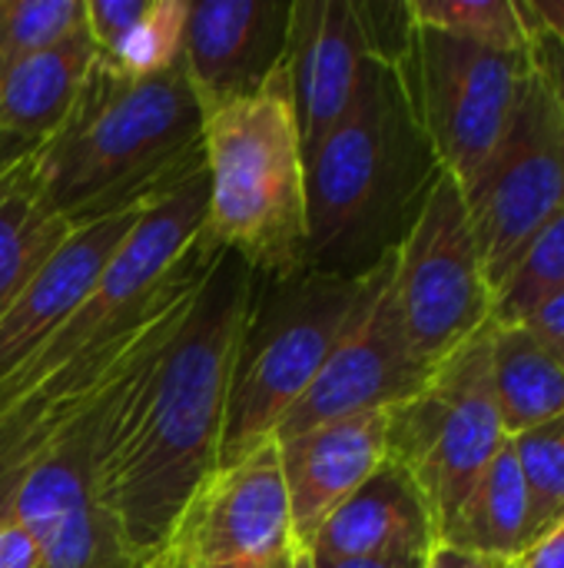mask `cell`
<instances>
[{
    "label": "cell",
    "mask_w": 564,
    "mask_h": 568,
    "mask_svg": "<svg viewBox=\"0 0 564 568\" xmlns=\"http://www.w3.org/2000/svg\"><path fill=\"white\" fill-rule=\"evenodd\" d=\"M369 63L356 0L293 3L279 73L299 123L302 153H312L349 116Z\"/></svg>",
    "instance_id": "cell-12"
},
{
    "label": "cell",
    "mask_w": 564,
    "mask_h": 568,
    "mask_svg": "<svg viewBox=\"0 0 564 568\" xmlns=\"http://www.w3.org/2000/svg\"><path fill=\"white\" fill-rule=\"evenodd\" d=\"M539 536L532 493L512 443L502 446L469 496L439 526V546L495 559H522Z\"/></svg>",
    "instance_id": "cell-18"
},
{
    "label": "cell",
    "mask_w": 564,
    "mask_h": 568,
    "mask_svg": "<svg viewBox=\"0 0 564 568\" xmlns=\"http://www.w3.org/2000/svg\"><path fill=\"white\" fill-rule=\"evenodd\" d=\"M435 173L402 67L372 60L349 116L306 153V270H376L409 233Z\"/></svg>",
    "instance_id": "cell-3"
},
{
    "label": "cell",
    "mask_w": 564,
    "mask_h": 568,
    "mask_svg": "<svg viewBox=\"0 0 564 568\" xmlns=\"http://www.w3.org/2000/svg\"><path fill=\"white\" fill-rule=\"evenodd\" d=\"M412 23L492 47V50H532V13L522 0H409Z\"/></svg>",
    "instance_id": "cell-21"
},
{
    "label": "cell",
    "mask_w": 564,
    "mask_h": 568,
    "mask_svg": "<svg viewBox=\"0 0 564 568\" xmlns=\"http://www.w3.org/2000/svg\"><path fill=\"white\" fill-rule=\"evenodd\" d=\"M509 443L492 389V323L442 359L425 386L386 409V459L422 489L435 526Z\"/></svg>",
    "instance_id": "cell-6"
},
{
    "label": "cell",
    "mask_w": 564,
    "mask_h": 568,
    "mask_svg": "<svg viewBox=\"0 0 564 568\" xmlns=\"http://www.w3.org/2000/svg\"><path fill=\"white\" fill-rule=\"evenodd\" d=\"M312 562H316V568H425L429 559L396 556V559H342V562H329V559H316L312 556Z\"/></svg>",
    "instance_id": "cell-32"
},
{
    "label": "cell",
    "mask_w": 564,
    "mask_h": 568,
    "mask_svg": "<svg viewBox=\"0 0 564 568\" xmlns=\"http://www.w3.org/2000/svg\"><path fill=\"white\" fill-rule=\"evenodd\" d=\"M429 376L432 369L419 359L402 326L389 273L369 310L332 349L306 396L283 419L276 439L362 413H386L416 396Z\"/></svg>",
    "instance_id": "cell-11"
},
{
    "label": "cell",
    "mask_w": 564,
    "mask_h": 568,
    "mask_svg": "<svg viewBox=\"0 0 564 568\" xmlns=\"http://www.w3.org/2000/svg\"><path fill=\"white\" fill-rule=\"evenodd\" d=\"M532 23H535V33H532V63L548 80V87H552V93L558 100V110H562L564 120V37H558L552 27L539 23L535 17H532Z\"/></svg>",
    "instance_id": "cell-27"
},
{
    "label": "cell",
    "mask_w": 564,
    "mask_h": 568,
    "mask_svg": "<svg viewBox=\"0 0 564 568\" xmlns=\"http://www.w3.org/2000/svg\"><path fill=\"white\" fill-rule=\"evenodd\" d=\"M0 568H40V542L13 516L0 519Z\"/></svg>",
    "instance_id": "cell-28"
},
{
    "label": "cell",
    "mask_w": 564,
    "mask_h": 568,
    "mask_svg": "<svg viewBox=\"0 0 564 568\" xmlns=\"http://www.w3.org/2000/svg\"><path fill=\"white\" fill-rule=\"evenodd\" d=\"M289 13L283 0L189 3L183 70L203 116L269 87L283 67Z\"/></svg>",
    "instance_id": "cell-13"
},
{
    "label": "cell",
    "mask_w": 564,
    "mask_h": 568,
    "mask_svg": "<svg viewBox=\"0 0 564 568\" xmlns=\"http://www.w3.org/2000/svg\"><path fill=\"white\" fill-rule=\"evenodd\" d=\"M293 536L309 549L322 523L386 463V413L336 419L276 439Z\"/></svg>",
    "instance_id": "cell-15"
},
{
    "label": "cell",
    "mask_w": 564,
    "mask_h": 568,
    "mask_svg": "<svg viewBox=\"0 0 564 568\" xmlns=\"http://www.w3.org/2000/svg\"><path fill=\"white\" fill-rule=\"evenodd\" d=\"M392 293L409 343L429 369L492 323V286L462 186L442 166L396 246Z\"/></svg>",
    "instance_id": "cell-8"
},
{
    "label": "cell",
    "mask_w": 564,
    "mask_h": 568,
    "mask_svg": "<svg viewBox=\"0 0 564 568\" xmlns=\"http://www.w3.org/2000/svg\"><path fill=\"white\" fill-rule=\"evenodd\" d=\"M83 30V0H0V70Z\"/></svg>",
    "instance_id": "cell-24"
},
{
    "label": "cell",
    "mask_w": 564,
    "mask_h": 568,
    "mask_svg": "<svg viewBox=\"0 0 564 568\" xmlns=\"http://www.w3.org/2000/svg\"><path fill=\"white\" fill-rule=\"evenodd\" d=\"M529 10L539 23L552 27L558 37H564V3H532L529 0Z\"/></svg>",
    "instance_id": "cell-33"
},
{
    "label": "cell",
    "mask_w": 564,
    "mask_h": 568,
    "mask_svg": "<svg viewBox=\"0 0 564 568\" xmlns=\"http://www.w3.org/2000/svg\"><path fill=\"white\" fill-rule=\"evenodd\" d=\"M509 443L529 483L539 529L545 532L564 519V413Z\"/></svg>",
    "instance_id": "cell-25"
},
{
    "label": "cell",
    "mask_w": 564,
    "mask_h": 568,
    "mask_svg": "<svg viewBox=\"0 0 564 568\" xmlns=\"http://www.w3.org/2000/svg\"><path fill=\"white\" fill-rule=\"evenodd\" d=\"M199 130L203 113L183 60L136 80L96 57L66 120L30 150V166L50 206L83 226L203 170Z\"/></svg>",
    "instance_id": "cell-2"
},
{
    "label": "cell",
    "mask_w": 564,
    "mask_h": 568,
    "mask_svg": "<svg viewBox=\"0 0 564 568\" xmlns=\"http://www.w3.org/2000/svg\"><path fill=\"white\" fill-rule=\"evenodd\" d=\"M30 150L0 160V313L76 230L43 196L30 166Z\"/></svg>",
    "instance_id": "cell-19"
},
{
    "label": "cell",
    "mask_w": 564,
    "mask_h": 568,
    "mask_svg": "<svg viewBox=\"0 0 564 568\" xmlns=\"http://www.w3.org/2000/svg\"><path fill=\"white\" fill-rule=\"evenodd\" d=\"M425 568H522L519 559H495V556H475L449 546H435Z\"/></svg>",
    "instance_id": "cell-31"
},
{
    "label": "cell",
    "mask_w": 564,
    "mask_h": 568,
    "mask_svg": "<svg viewBox=\"0 0 564 568\" xmlns=\"http://www.w3.org/2000/svg\"><path fill=\"white\" fill-rule=\"evenodd\" d=\"M206 240L263 280L306 270V153L283 83L203 116Z\"/></svg>",
    "instance_id": "cell-4"
},
{
    "label": "cell",
    "mask_w": 564,
    "mask_h": 568,
    "mask_svg": "<svg viewBox=\"0 0 564 568\" xmlns=\"http://www.w3.org/2000/svg\"><path fill=\"white\" fill-rule=\"evenodd\" d=\"M30 146L27 143H13V140H3L0 136V160H13V156H20V153H27Z\"/></svg>",
    "instance_id": "cell-34"
},
{
    "label": "cell",
    "mask_w": 564,
    "mask_h": 568,
    "mask_svg": "<svg viewBox=\"0 0 564 568\" xmlns=\"http://www.w3.org/2000/svg\"><path fill=\"white\" fill-rule=\"evenodd\" d=\"M522 568H564V519L555 526H548L532 546L529 552L519 559Z\"/></svg>",
    "instance_id": "cell-30"
},
{
    "label": "cell",
    "mask_w": 564,
    "mask_h": 568,
    "mask_svg": "<svg viewBox=\"0 0 564 568\" xmlns=\"http://www.w3.org/2000/svg\"><path fill=\"white\" fill-rule=\"evenodd\" d=\"M522 326H529L558 359H562L564 366V293L562 296H555V300H548L545 306H539Z\"/></svg>",
    "instance_id": "cell-29"
},
{
    "label": "cell",
    "mask_w": 564,
    "mask_h": 568,
    "mask_svg": "<svg viewBox=\"0 0 564 568\" xmlns=\"http://www.w3.org/2000/svg\"><path fill=\"white\" fill-rule=\"evenodd\" d=\"M96 57L100 50L83 27L63 43L7 63L0 70V136L27 146L43 143L66 120Z\"/></svg>",
    "instance_id": "cell-17"
},
{
    "label": "cell",
    "mask_w": 564,
    "mask_h": 568,
    "mask_svg": "<svg viewBox=\"0 0 564 568\" xmlns=\"http://www.w3.org/2000/svg\"><path fill=\"white\" fill-rule=\"evenodd\" d=\"M146 206L150 200L76 226L50 263L0 313V379L20 369L86 303L106 263L133 233Z\"/></svg>",
    "instance_id": "cell-14"
},
{
    "label": "cell",
    "mask_w": 564,
    "mask_h": 568,
    "mask_svg": "<svg viewBox=\"0 0 564 568\" xmlns=\"http://www.w3.org/2000/svg\"><path fill=\"white\" fill-rule=\"evenodd\" d=\"M293 568H316L312 556H309V549H296V556H293Z\"/></svg>",
    "instance_id": "cell-36"
},
{
    "label": "cell",
    "mask_w": 564,
    "mask_h": 568,
    "mask_svg": "<svg viewBox=\"0 0 564 568\" xmlns=\"http://www.w3.org/2000/svg\"><path fill=\"white\" fill-rule=\"evenodd\" d=\"M439 546L435 516L412 476L382 463L316 532L309 552L316 559H429Z\"/></svg>",
    "instance_id": "cell-16"
},
{
    "label": "cell",
    "mask_w": 564,
    "mask_h": 568,
    "mask_svg": "<svg viewBox=\"0 0 564 568\" xmlns=\"http://www.w3.org/2000/svg\"><path fill=\"white\" fill-rule=\"evenodd\" d=\"M396 253L362 276L299 270L289 280L256 276L239 336L216 469L273 443L332 349L359 323L392 273Z\"/></svg>",
    "instance_id": "cell-5"
},
{
    "label": "cell",
    "mask_w": 564,
    "mask_h": 568,
    "mask_svg": "<svg viewBox=\"0 0 564 568\" xmlns=\"http://www.w3.org/2000/svg\"><path fill=\"white\" fill-rule=\"evenodd\" d=\"M492 389L505 436L515 439L564 413L562 359L529 326L492 323Z\"/></svg>",
    "instance_id": "cell-20"
},
{
    "label": "cell",
    "mask_w": 564,
    "mask_h": 568,
    "mask_svg": "<svg viewBox=\"0 0 564 568\" xmlns=\"http://www.w3.org/2000/svg\"><path fill=\"white\" fill-rule=\"evenodd\" d=\"M462 200L495 300L525 246L564 213V120L535 63L499 146L462 183Z\"/></svg>",
    "instance_id": "cell-7"
},
{
    "label": "cell",
    "mask_w": 564,
    "mask_h": 568,
    "mask_svg": "<svg viewBox=\"0 0 564 568\" xmlns=\"http://www.w3.org/2000/svg\"><path fill=\"white\" fill-rule=\"evenodd\" d=\"M402 73L435 163L462 186L499 146L532 50H492L416 23Z\"/></svg>",
    "instance_id": "cell-9"
},
{
    "label": "cell",
    "mask_w": 564,
    "mask_h": 568,
    "mask_svg": "<svg viewBox=\"0 0 564 568\" xmlns=\"http://www.w3.org/2000/svg\"><path fill=\"white\" fill-rule=\"evenodd\" d=\"M186 20H189L186 0H146L140 20L123 33V40L110 53L100 57L123 77L140 80V77L166 73L183 60Z\"/></svg>",
    "instance_id": "cell-23"
},
{
    "label": "cell",
    "mask_w": 564,
    "mask_h": 568,
    "mask_svg": "<svg viewBox=\"0 0 564 568\" xmlns=\"http://www.w3.org/2000/svg\"><path fill=\"white\" fill-rule=\"evenodd\" d=\"M564 293V213H558L519 256L492 300L495 326H522L539 306Z\"/></svg>",
    "instance_id": "cell-22"
},
{
    "label": "cell",
    "mask_w": 564,
    "mask_h": 568,
    "mask_svg": "<svg viewBox=\"0 0 564 568\" xmlns=\"http://www.w3.org/2000/svg\"><path fill=\"white\" fill-rule=\"evenodd\" d=\"M299 549V546H296ZM296 556V552H293ZM293 556L286 559H276V562H259V566H213V568H293Z\"/></svg>",
    "instance_id": "cell-35"
},
{
    "label": "cell",
    "mask_w": 564,
    "mask_h": 568,
    "mask_svg": "<svg viewBox=\"0 0 564 568\" xmlns=\"http://www.w3.org/2000/svg\"><path fill=\"white\" fill-rule=\"evenodd\" d=\"M293 552L289 496L273 439L203 479L146 568L259 566Z\"/></svg>",
    "instance_id": "cell-10"
},
{
    "label": "cell",
    "mask_w": 564,
    "mask_h": 568,
    "mask_svg": "<svg viewBox=\"0 0 564 568\" xmlns=\"http://www.w3.org/2000/svg\"><path fill=\"white\" fill-rule=\"evenodd\" d=\"M253 286L256 273L219 250L186 310L133 363L106 409L96 499L136 568L153 562L216 469Z\"/></svg>",
    "instance_id": "cell-1"
},
{
    "label": "cell",
    "mask_w": 564,
    "mask_h": 568,
    "mask_svg": "<svg viewBox=\"0 0 564 568\" xmlns=\"http://www.w3.org/2000/svg\"><path fill=\"white\" fill-rule=\"evenodd\" d=\"M146 0H83V27L100 53H110L140 20Z\"/></svg>",
    "instance_id": "cell-26"
}]
</instances>
